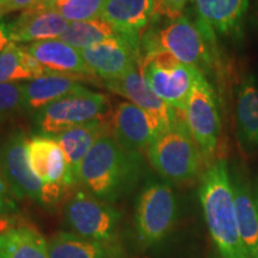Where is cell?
<instances>
[{
    "instance_id": "1",
    "label": "cell",
    "mask_w": 258,
    "mask_h": 258,
    "mask_svg": "<svg viewBox=\"0 0 258 258\" xmlns=\"http://www.w3.org/2000/svg\"><path fill=\"white\" fill-rule=\"evenodd\" d=\"M140 153L122 148L110 134L103 135L89 151L80 167L79 183L106 203L116 202L137 185L141 175Z\"/></svg>"
},
{
    "instance_id": "2",
    "label": "cell",
    "mask_w": 258,
    "mask_h": 258,
    "mask_svg": "<svg viewBox=\"0 0 258 258\" xmlns=\"http://www.w3.org/2000/svg\"><path fill=\"white\" fill-rule=\"evenodd\" d=\"M199 198L208 231L221 258H247L240 238L227 163L214 160L201 177Z\"/></svg>"
},
{
    "instance_id": "3",
    "label": "cell",
    "mask_w": 258,
    "mask_h": 258,
    "mask_svg": "<svg viewBox=\"0 0 258 258\" xmlns=\"http://www.w3.org/2000/svg\"><path fill=\"white\" fill-rule=\"evenodd\" d=\"M146 153L157 172L176 183L196 178L205 163L183 114H178L175 122L154 139Z\"/></svg>"
},
{
    "instance_id": "4",
    "label": "cell",
    "mask_w": 258,
    "mask_h": 258,
    "mask_svg": "<svg viewBox=\"0 0 258 258\" xmlns=\"http://www.w3.org/2000/svg\"><path fill=\"white\" fill-rule=\"evenodd\" d=\"M64 222L70 232L105 246L116 258H121V213L109 203L78 190L66 202Z\"/></svg>"
},
{
    "instance_id": "5",
    "label": "cell",
    "mask_w": 258,
    "mask_h": 258,
    "mask_svg": "<svg viewBox=\"0 0 258 258\" xmlns=\"http://www.w3.org/2000/svg\"><path fill=\"white\" fill-rule=\"evenodd\" d=\"M139 71L152 91L178 112H184L196 80L203 74L167 51L156 48L146 49L139 60Z\"/></svg>"
},
{
    "instance_id": "6",
    "label": "cell",
    "mask_w": 258,
    "mask_h": 258,
    "mask_svg": "<svg viewBox=\"0 0 258 258\" xmlns=\"http://www.w3.org/2000/svg\"><path fill=\"white\" fill-rule=\"evenodd\" d=\"M28 139L15 132L0 146V173L18 200L29 199L41 205H55L67 189L44 184L31 170L28 158Z\"/></svg>"
},
{
    "instance_id": "7",
    "label": "cell",
    "mask_w": 258,
    "mask_h": 258,
    "mask_svg": "<svg viewBox=\"0 0 258 258\" xmlns=\"http://www.w3.org/2000/svg\"><path fill=\"white\" fill-rule=\"evenodd\" d=\"M177 199L167 183H147L135 207V239L141 251L160 244L172 231L177 220Z\"/></svg>"
},
{
    "instance_id": "8",
    "label": "cell",
    "mask_w": 258,
    "mask_h": 258,
    "mask_svg": "<svg viewBox=\"0 0 258 258\" xmlns=\"http://www.w3.org/2000/svg\"><path fill=\"white\" fill-rule=\"evenodd\" d=\"M111 116L108 97L86 89L40 109L35 115V122L41 134L55 135L91 122L108 121Z\"/></svg>"
},
{
    "instance_id": "9",
    "label": "cell",
    "mask_w": 258,
    "mask_h": 258,
    "mask_svg": "<svg viewBox=\"0 0 258 258\" xmlns=\"http://www.w3.org/2000/svg\"><path fill=\"white\" fill-rule=\"evenodd\" d=\"M207 25L199 21L192 23L186 17L171 19L165 27L145 37V49H163L180 62L199 71L208 69L211 56L207 46V34H213Z\"/></svg>"
},
{
    "instance_id": "10",
    "label": "cell",
    "mask_w": 258,
    "mask_h": 258,
    "mask_svg": "<svg viewBox=\"0 0 258 258\" xmlns=\"http://www.w3.org/2000/svg\"><path fill=\"white\" fill-rule=\"evenodd\" d=\"M183 116L203 161L209 166L221 135V120L214 90L203 74L196 80Z\"/></svg>"
},
{
    "instance_id": "11",
    "label": "cell",
    "mask_w": 258,
    "mask_h": 258,
    "mask_svg": "<svg viewBox=\"0 0 258 258\" xmlns=\"http://www.w3.org/2000/svg\"><path fill=\"white\" fill-rule=\"evenodd\" d=\"M103 85L146 112L158 134L165 132L178 116V111L167 105L152 91L137 69L129 71L121 78L105 80Z\"/></svg>"
},
{
    "instance_id": "12",
    "label": "cell",
    "mask_w": 258,
    "mask_h": 258,
    "mask_svg": "<svg viewBox=\"0 0 258 258\" xmlns=\"http://www.w3.org/2000/svg\"><path fill=\"white\" fill-rule=\"evenodd\" d=\"M93 77L103 82L121 78L129 71L137 69L140 49L122 36L109 38L95 46L80 50Z\"/></svg>"
},
{
    "instance_id": "13",
    "label": "cell",
    "mask_w": 258,
    "mask_h": 258,
    "mask_svg": "<svg viewBox=\"0 0 258 258\" xmlns=\"http://www.w3.org/2000/svg\"><path fill=\"white\" fill-rule=\"evenodd\" d=\"M156 17L154 0H106L101 18L140 49V35Z\"/></svg>"
},
{
    "instance_id": "14",
    "label": "cell",
    "mask_w": 258,
    "mask_h": 258,
    "mask_svg": "<svg viewBox=\"0 0 258 258\" xmlns=\"http://www.w3.org/2000/svg\"><path fill=\"white\" fill-rule=\"evenodd\" d=\"M27 148L31 170L44 184L64 189L73 186L62 148L51 135H35L28 140Z\"/></svg>"
},
{
    "instance_id": "15",
    "label": "cell",
    "mask_w": 258,
    "mask_h": 258,
    "mask_svg": "<svg viewBox=\"0 0 258 258\" xmlns=\"http://www.w3.org/2000/svg\"><path fill=\"white\" fill-rule=\"evenodd\" d=\"M69 25L70 22L59 12L42 3L22 11L14 22L9 23L10 40L16 44L55 40L66 31Z\"/></svg>"
},
{
    "instance_id": "16",
    "label": "cell",
    "mask_w": 258,
    "mask_h": 258,
    "mask_svg": "<svg viewBox=\"0 0 258 258\" xmlns=\"http://www.w3.org/2000/svg\"><path fill=\"white\" fill-rule=\"evenodd\" d=\"M111 135L122 148L132 153L146 150L158 135L146 112L133 103H120L110 118Z\"/></svg>"
},
{
    "instance_id": "17",
    "label": "cell",
    "mask_w": 258,
    "mask_h": 258,
    "mask_svg": "<svg viewBox=\"0 0 258 258\" xmlns=\"http://www.w3.org/2000/svg\"><path fill=\"white\" fill-rule=\"evenodd\" d=\"M85 80L92 82L95 78L48 71L43 76L23 83V109L38 111L63 97L82 92L86 88L80 83Z\"/></svg>"
},
{
    "instance_id": "18",
    "label": "cell",
    "mask_w": 258,
    "mask_h": 258,
    "mask_svg": "<svg viewBox=\"0 0 258 258\" xmlns=\"http://www.w3.org/2000/svg\"><path fill=\"white\" fill-rule=\"evenodd\" d=\"M110 133V122L97 121L51 135L62 148L66 157L72 185L79 184L80 167L91 147L99 138Z\"/></svg>"
},
{
    "instance_id": "19",
    "label": "cell",
    "mask_w": 258,
    "mask_h": 258,
    "mask_svg": "<svg viewBox=\"0 0 258 258\" xmlns=\"http://www.w3.org/2000/svg\"><path fill=\"white\" fill-rule=\"evenodd\" d=\"M25 48L48 71L96 78L92 76L80 50L59 38L34 42Z\"/></svg>"
},
{
    "instance_id": "20",
    "label": "cell",
    "mask_w": 258,
    "mask_h": 258,
    "mask_svg": "<svg viewBox=\"0 0 258 258\" xmlns=\"http://www.w3.org/2000/svg\"><path fill=\"white\" fill-rule=\"evenodd\" d=\"M240 238L247 258H258V205L253 188L237 172L232 178Z\"/></svg>"
},
{
    "instance_id": "21",
    "label": "cell",
    "mask_w": 258,
    "mask_h": 258,
    "mask_svg": "<svg viewBox=\"0 0 258 258\" xmlns=\"http://www.w3.org/2000/svg\"><path fill=\"white\" fill-rule=\"evenodd\" d=\"M250 0H195L200 22L213 31L230 34L240 27Z\"/></svg>"
},
{
    "instance_id": "22",
    "label": "cell",
    "mask_w": 258,
    "mask_h": 258,
    "mask_svg": "<svg viewBox=\"0 0 258 258\" xmlns=\"http://www.w3.org/2000/svg\"><path fill=\"white\" fill-rule=\"evenodd\" d=\"M0 258H50L48 240L29 226H16L0 235Z\"/></svg>"
},
{
    "instance_id": "23",
    "label": "cell",
    "mask_w": 258,
    "mask_h": 258,
    "mask_svg": "<svg viewBox=\"0 0 258 258\" xmlns=\"http://www.w3.org/2000/svg\"><path fill=\"white\" fill-rule=\"evenodd\" d=\"M47 72L46 67L42 66L21 44L11 42L0 53V84L28 82Z\"/></svg>"
},
{
    "instance_id": "24",
    "label": "cell",
    "mask_w": 258,
    "mask_h": 258,
    "mask_svg": "<svg viewBox=\"0 0 258 258\" xmlns=\"http://www.w3.org/2000/svg\"><path fill=\"white\" fill-rule=\"evenodd\" d=\"M235 120L241 141L258 147V84L251 77L245 79L238 90Z\"/></svg>"
},
{
    "instance_id": "25",
    "label": "cell",
    "mask_w": 258,
    "mask_h": 258,
    "mask_svg": "<svg viewBox=\"0 0 258 258\" xmlns=\"http://www.w3.org/2000/svg\"><path fill=\"white\" fill-rule=\"evenodd\" d=\"M48 251L50 258H116L102 244L67 231L48 240Z\"/></svg>"
},
{
    "instance_id": "26",
    "label": "cell",
    "mask_w": 258,
    "mask_h": 258,
    "mask_svg": "<svg viewBox=\"0 0 258 258\" xmlns=\"http://www.w3.org/2000/svg\"><path fill=\"white\" fill-rule=\"evenodd\" d=\"M116 36H118V34L112 29L111 25H109L102 18H97L92 21L70 23L59 40L82 50Z\"/></svg>"
},
{
    "instance_id": "27",
    "label": "cell",
    "mask_w": 258,
    "mask_h": 258,
    "mask_svg": "<svg viewBox=\"0 0 258 258\" xmlns=\"http://www.w3.org/2000/svg\"><path fill=\"white\" fill-rule=\"evenodd\" d=\"M106 0H46L44 4L62 17L73 22H85L101 18Z\"/></svg>"
},
{
    "instance_id": "28",
    "label": "cell",
    "mask_w": 258,
    "mask_h": 258,
    "mask_svg": "<svg viewBox=\"0 0 258 258\" xmlns=\"http://www.w3.org/2000/svg\"><path fill=\"white\" fill-rule=\"evenodd\" d=\"M23 108V84H0V123Z\"/></svg>"
},
{
    "instance_id": "29",
    "label": "cell",
    "mask_w": 258,
    "mask_h": 258,
    "mask_svg": "<svg viewBox=\"0 0 258 258\" xmlns=\"http://www.w3.org/2000/svg\"><path fill=\"white\" fill-rule=\"evenodd\" d=\"M189 0H154L156 16H165L171 19L182 17Z\"/></svg>"
},
{
    "instance_id": "30",
    "label": "cell",
    "mask_w": 258,
    "mask_h": 258,
    "mask_svg": "<svg viewBox=\"0 0 258 258\" xmlns=\"http://www.w3.org/2000/svg\"><path fill=\"white\" fill-rule=\"evenodd\" d=\"M18 212L17 203L15 201L14 194L11 192L9 185L0 173V215L14 217Z\"/></svg>"
},
{
    "instance_id": "31",
    "label": "cell",
    "mask_w": 258,
    "mask_h": 258,
    "mask_svg": "<svg viewBox=\"0 0 258 258\" xmlns=\"http://www.w3.org/2000/svg\"><path fill=\"white\" fill-rule=\"evenodd\" d=\"M46 0H10V3L6 6L4 15L11 14L15 11H24V10L35 8V6L41 5Z\"/></svg>"
},
{
    "instance_id": "32",
    "label": "cell",
    "mask_w": 258,
    "mask_h": 258,
    "mask_svg": "<svg viewBox=\"0 0 258 258\" xmlns=\"http://www.w3.org/2000/svg\"><path fill=\"white\" fill-rule=\"evenodd\" d=\"M10 43H11V40H10L9 23H5V22L3 21V18L0 17V53H2Z\"/></svg>"
},
{
    "instance_id": "33",
    "label": "cell",
    "mask_w": 258,
    "mask_h": 258,
    "mask_svg": "<svg viewBox=\"0 0 258 258\" xmlns=\"http://www.w3.org/2000/svg\"><path fill=\"white\" fill-rule=\"evenodd\" d=\"M18 226V221L16 217H8V215H0V235L8 232L11 228Z\"/></svg>"
},
{
    "instance_id": "34",
    "label": "cell",
    "mask_w": 258,
    "mask_h": 258,
    "mask_svg": "<svg viewBox=\"0 0 258 258\" xmlns=\"http://www.w3.org/2000/svg\"><path fill=\"white\" fill-rule=\"evenodd\" d=\"M9 3H10V0H0V17L2 18H3V16H5L4 12H5V9H6V6H8Z\"/></svg>"
},
{
    "instance_id": "35",
    "label": "cell",
    "mask_w": 258,
    "mask_h": 258,
    "mask_svg": "<svg viewBox=\"0 0 258 258\" xmlns=\"http://www.w3.org/2000/svg\"><path fill=\"white\" fill-rule=\"evenodd\" d=\"M253 192H254V198H256L257 205H258V182H256V184L253 186Z\"/></svg>"
},
{
    "instance_id": "36",
    "label": "cell",
    "mask_w": 258,
    "mask_h": 258,
    "mask_svg": "<svg viewBox=\"0 0 258 258\" xmlns=\"http://www.w3.org/2000/svg\"><path fill=\"white\" fill-rule=\"evenodd\" d=\"M214 258H221V257H220V256H219V257H214Z\"/></svg>"
}]
</instances>
